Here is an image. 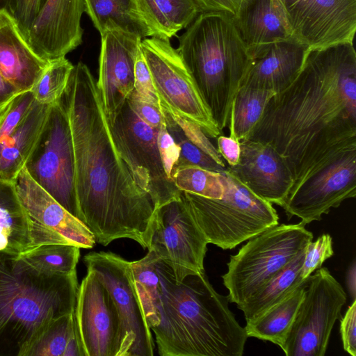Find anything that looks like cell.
I'll return each mask as SVG.
<instances>
[{
	"instance_id": "obj_1",
	"label": "cell",
	"mask_w": 356,
	"mask_h": 356,
	"mask_svg": "<svg viewBox=\"0 0 356 356\" xmlns=\"http://www.w3.org/2000/svg\"><path fill=\"white\" fill-rule=\"evenodd\" d=\"M248 139L268 143L286 161L293 180L289 195L356 150L353 42L309 49L298 75L270 99Z\"/></svg>"
},
{
	"instance_id": "obj_2",
	"label": "cell",
	"mask_w": 356,
	"mask_h": 356,
	"mask_svg": "<svg viewBox=\"0 0 356 356\" xmlns=\"http://www.w3.org/2000/svg\"><path fill=\"white\" fill-rule=\"evenodd\" d=\"M96 81L79 62L60 97L70 127L79 219L104 246L129 238L149 249L154 205L117 148Z\"/></svg>"
},
{
	"instance_id": "obj_3",
	"label": "cell",
	"mask_w": 356,
	"mask_h": 356,
	"mask_svg": "<svg viewBox=\"0 0 356 356\" xmlns=\"http://www.w3.org/2000/svg\"><path fill=\"white\" fill-rule=\"evenodd\" d=\"M159 323L152 327L161 356H241L248 336L205 273L177 283L161 259Z\"/></svg>"
},
{
	"instance_id": "obj_4",
	"label": "cell",
	"mask_w": 356,
	"mask_h": 356,
	"mask_svg": "<svg viewBox=\"0 0 356 356\" xmlns=\"http://www.w3.org/2000/svg\"><path fill=\"white\" fill-rule=\"evenodd\" d=\"M78 289L76 272L49 274L0 251V356H24L51 320L74 312Z\"/></svg>"
},
{
	"instance_id": "obj_5",
	"label": "cell",
	"mask_w": 356,
	"mask_h": 356,
	"mask_svg": "<svg viewBox=\"0 0 356 356\" xmlns=\"http://www.w3.org/2000/svg\"><path fill=\"white\" fill-rule=\"evenodd\" d=\"M186 29L177 50L222 132L249 65L247 47L223 12H202Z\"/></svg>"
},
{
	"instance_id": "obj_6",
	"label": "cell",
	"mask_w": 356,
	"mask_h": 356,
	"mask_svg": "<svg viewBox=\"0 0 356 356\" xmlns=\"http://www.w3.org/2000/svg\"><path fill=\"white\" fill-rule=\"evenodd\" d=\"M220 174L225 188L220 199L180 193L208 243L230 250L279 224L271 203L254 194L227 168Z\"/></svg>"
},
{
	"instance_id": "obj_7",
	"label": "cell",
	"mask_w": 356,
	"mask_h": 356,
	"mask_svg": "<svg viewBox=\"0 0 356 356\" xmlns=\"http://www.w3.org/2000/svg\"><path fill=\"white\" fill-rule=\"evenodd\" d=\"M313 234L301 223L277 225L249 239L230 257L222 276L229 302L237 307L282 270L312 241Z\"/></svg>"
},
{
	"instance_id": "obj_8",
	"label": "cell",
	"mask_w": 356,
	"mask_h": 356,
	"mask_svg": "<svg viewBox=\"0 0 356 356\" xmlns=\"http://www.w3.org/2000/svg\"><path fill=\"white\" fill-rule=\"evenodd\" d=\"M140 49L159 104L171 114L199 125L207 136L221 135L177 49L170 41L143 38Z\"/></svg>"
},
{
	"instance_id": "obj_9",
	"label": "cell",
	"mask_w": 356,
	"mask_h": 356,
	"mask_svg": "<svg viewBox=\"0 0 356 356\" xmlns=\"http://www.w3.org/2000/svg\"><path fill=\"white\" fill-rule=\"evenodd\" d=\"M346 299L343 288L327 268L314 271L308 277L303 298L280 347L285 355L323 356Z\"/></svg>"
},
{
	"instance_id": "obj_10",
	"label": "cell",
	"mask_w": 356,
	"mask_h": 356,
	"mask_svg": "<svg viewBox=\"0 0 356 356\" xmlns=\"http://www.w3.org/2000/svg\"><path fill=\"white\" fill-rule=\"evenodd\" d=\"M24 167L38 184L79 219L70 127L60 98L51 104Z\"/></svg>"
},
{
	"instance_id": "obj_11",
	"label": "cell",
	"mask_w": 356,
	"mask_h": 356,
	"mask_svg": "<svg viewBox=\"0 0 356 356\" xmlns=\"http://www.w3.org/2000/svg\"><path fill=\"white\" fill-rule=\"evenodd\" d=\"M87 270L106 288L119 320L117 356H152L155 342L134 290L130 261L111 252H91L84 257Z\"/></svg>"
},
{
	"instance_id": "obj_12",
	"label": "cell",
	"mask_w": 356,
	"mask_h": 356,
	"mask_svg": "<svg viewBox=\"0 0 356 356\" xmlns=\"http://www.w3.org/2000/svg\"><path fill=\"white\" fill-rule=\"evenodd\" d=\"M111 128L122 158L138 185L152 198L155 210L179 199L181 191L168 177L163 165L158 129L143 121L127 102Z\"/></svg>"
},
{
	"instance_id": "obj_13",
	"label": "cell",
	"mask_w": 356,
	"mask_h": 356,
	"mask_svg": "<svg viewBox=\"0 0 356 356\" xmlns=\"http://www.w3.org/2000/svg\"><path fill=\"white\" fill-rule=\"evenodd\" d=\"M207 244L203 232L181 197L156 211L149 249H153L171 268L177 283L189 275L204 273Z\"/></svg>"
},
{
	"instance_id": "obj_14",
	"label": "cell",
	"mask_w": 356,
	"mask_h": 356,
	"mask_svg": "<svg viewBox=\"0 0 356 356\" xmlns=\"http://www.w3.org/2000/svg\"><path fill=\"white\" fill-rule=\"evenodd\" d=\"M356 196V150L348 151L309 177L289 195L281 207L288 219L307 225L346 200Z\"/></svg>"
},
{
	"instance_id": "obj_15",
	"label": "cell",
	"mask_w": 356,
	"mask_h": 356,
	"mask_svg": "<svg viewBox=\"0 0 356 356\" xmlns=\"http://www.w3.org/2000/svg\"><path fill=\"white\" fill-rule=\"evenodd\" d=\"M296 40L309 49L353 42L356 0H282Z\"/></svg>"
},
{
	"instance_id": "obj_16",
	"label": "cell",
	"mask_w": 356,
	"mask_h": 356,
	"mask_svg": "<svg viewBox=\"0 0 356 356\" xmlns=\"http://www.w3.org/2000/svg\"><path fill=\"white\" fill-rule=\"evenodd\" d=\"M74 319L83 356H117V311L106 288L92 271L87 270L79 286Z\"/></svg>"
},
{
	"instance_id": "obj_17",
	"label": "cell",
	"mask_w": 356,
	"mask_h": 356,
	"mask_svg": "<svg viewBox=\"0 0 356 356\" xmlns=\"http://www.w3.org/2000/svg\"><path fill=\"white\" fill-rule=\"evenodd\" d=\"M142 36L120 29L101 34L97 86L111 127L134 90V64Z\"/></svg>"
},
{
	"instance_id": "obj_18",
	"label": "cell",
	"mask_w": 356,
	"mask_h": 356,
	"mask_svg": "<svg viewBox=\"0 0 356 356\" xmlns=\"http://www.w3.org/2000/svg\"><path fill=\"white\" fill-rule=\"evenodd\" d=\"M236 165L227 170L260 198L282 206L293 186V176L284 158L268 143L240 141Z\"/></svg>"
},
{
	"instance_id": "obj_19",
	"label": "cell",
	"mask_w": 356,
	"mask_h": 356,
	"mask_svg": "<svg viewBox=\"0 0 356 356\" xmlns=\"http://www.w3.org/2000/svg\"><path fill=\"white\" fill-rule=\"evenodd\" d=\"M84 12V0H46L26 39L44 60L65 57L82 43Z\"/></svg>"
},
{
	"instance_id": "obj_20",
	"label": "cell",
	"mask_w": 356,
	"mask_h": 356,
	"mask_svg": "<svg viewBox=\"0 0 356 356\" xmlns=\"http://www.w3.org/2000/svg\"><path fill=\"white\" fill-rule=\"evenodd\" d=\"M17 194L30 217L62 236L70 245L92 248L95 238L89 229L29 175L24 167L15 179Z\"/></svg>"
},
{
	"instance_id": "obj_21",
	"label": "cell",
	"mask_w": 356,
	"mask_h": 356,
	"mask_svg": "<svg viewBox=\"0 0 356 356\" xmlns=\"http://www.w3.org/2000/svg\"><path fill=\"white\" fill-rule=\"evenodd\" d=\"M308 49L291 39L248 51L250 62L241 86L279 92L298 75Z\"/></svg>"
},
{
	"instance_id": "obj_22",
	"label": "cell",
	"mask_w": 356,
	"mask_h": 356,
	"mask_svg": "<svg viewBox=\"0 0 356 356\" xmlns=\"http://www.w3.org/2000/svg\"><path fill=\"white\" fill-rule=\"evenodd\" d=\"M50 243L69 244L34 221L20 201L15 180L0 176V251L20 254Z\"/></svg>"
},
{
	"instance_id": "obj_23",
	"label": "cell",
	"mask_w": 356,
	"mask_h": 356,
	"mask_svg": "<svg viewBox=\"0 0 356 356\" xmlns=\"http://www.w3.org/2000/svg\"><path fill=\"white\" fill-rule=\"evenodd\" d=\"M49 60L32 49L11 15L0 10V74L20 92L31 90Z\"/></svg>"
},
{
	"instance_id": "obj_24",
	"label": "cell",
	"mask_w": 356,
	"mask_h": 356,
	"mask_svg": "<svg viewBox=\"0 0 356 356\" xmlns=\"http://www.w3.org/2000/svg\"><path fill=\"white\" fill-rule=\"evenodd\" d=\"M202 10L175 0H131L129 13L143 38L170 40L187 28Z\"/></svg>"
},
{
	"instance_id": "obj_25",
	"label": "cell",
	"mask_w": 356,
	"mask_h": 356,
	"mask_svg": "<svg viewBox=\"0 0 356 356\" xmlns=\"http://www.w3.org/2000/svg\"><path fill=\"white\" fill-rule=\"evenodd\" d=\"M234 21L248 51L295 39L282 0H252Z\"/></svg>"
},
{
	"instance_id": "obj_26",
	"label": "cell",
	"mask_w": 356,
	"mask_h": 356,
	"mask_svg": "<svg viewBox=\"0 0 356 356\" xmlns=\"http://www.w3.org/2000/svg\"><path fill=\"white\" fill-rule=\"evenodd\" d=\"M49 104L36 100L31 109L0 147V176L15 180L24 166L45 123Z\"/></svg>"
},
{
	"instance_id": "obj_27",
	"label": "cell",
	"mask_w": 356,
	"mask_h": 356,
	"mask_svg": "<svg viewBox=\"0 0 356 356\" xmlns=\"http://www.w3.org/2000/svg\"><path fill=\"white\" fill-rule=\"evenodd\" d=\"M307 280L257 317L247 321L245 330L248 337L268 341L281 347L303 298Z\"/></svg>"
},
{
	"instance_id": "obj_28",
	"label": "cell",
	"mask_w": 356,
	"mask_h": 356,
	"mask_svg": "<svg viewBox=\"0 0 356 356\" xmlns=\"http://www.w3.org/2000/svg\"><path fill=\"white\" fill-rule=\"evenodd\" d=\"M160 257L152 248L142 259L130 261L132 284L149 326H156L160 321L159 309L163 286L159 272Z\"/></svg>"
},
{
	"instance_id": "obj_29",
	"label": "cell",
	"mask_w": 356,
	"mask_h": 356,
	"mask_svg": "<svg viewBox=\"0 0 356 356\" xmlns=\"http://www.w3.org/2000/svg\"><path fill=\"white\" fill-rule=\"evenodd\" d=\"M305 248L302 250L282 270L238 307L247 321L252 320L277 303L306 280L300 277Z\"/></svg>"
},
{
	"instance_id": "obj_30",
	"label": "cell",
	"mask_w": 356,
	"mask_h": 356,
	"mask_svg": "<svg viewBox=\"0 0 356 356\" xmlns=\"http://www.w3.org/2000/svg\"><path fill=\"white\" fill-rule=\"evenodd\" d=\"M24 356H83L74 312L51 320L32 341Z\"/></svg>"
},
{
	"instance_id": "obj_31",
	"label": "cell",
	"mask_w": 356,
	"mask_h": 356,
	"mask_svg": "<svg viewBox=\"0 0 356 356\" xmlns=\"http://www.w3.org/2000/svg\"><path fill=\"white\" fill-rule=\"evenodd\" d=\"M275 94L268 90L241 86L232 102L229 134L239 141L248 139L267 103Z\"/></svg>"
},
{
	"instance_id": "obj_32",
	"label": "cell",
	"mask_w": 356,
	"mask_h": 356,
	"mask_svg": "<svg viewBox=\"0 0 356 356\" xmlns=\"http://www.w3.org/2000/svg\"><path fill=\"white\" fill-rule=\"evenodd\" d=\"M19 256L40 271L49 274L69 275L76 272L80 248L64 243L44 244Z\"/></svg>"
},
{
	"instance_id": "obj_33",
	"label": "cell",
	"mask_w": 356,
	"mask_h": 356,
	"mask_svg": "<svg viewBox=\"0 0 356 356\" xmlns=\"http://www.w3.org/2000/svg\"><path fill=\"white\" fill-rule=\"evenodd\" d=\"M84 1L85 13L100 35L106 29L113 28L138 33L140 35L138 27L130 16L131 0H84Z\"/></svg>"
},
{
	"instance_id": "obj_34",
	"label": "cell",
	"mask_w": 356,
	"mask_h": 356,
	"mask_svg": "<svg viewBox=\"0 0 356 356\" xmlns=\"http://www.w3.org/2000/svg\"><path fill=\"white\" fill-rule=\"evenodd\" d=\"M172 178L179 190L207 198L220 199L225 188L220 172L195 165L176 168Z\"/></svg>"
},
{
	"instance_id": "obj_35",
	"label": "cell",
	"mask_w": 356,
	"mask_h": 356,
	"mask_svg": "<svg viewBox=\"0 0 356 356\" xmlns=\"http://www.w3.org/2000/svg\"><path fill=\"white\" fill-rule=\"evenodd\" d=\"M73 67L74 65L65 56L49 60L31 90L35 100L49 105L58 102L65 90Z\"/></svg>"
},
{
	"instance_id": "obj_36",
	"label": "cell",
	"mask_w": 356,
	"mask_h": 356,
	"mask_svg": "<svg viewBox=\"0 0 356 356\" xmlns=\"http://www.w3.org/2000/svg\"><path fill=\"white\" fill-rule=\"evenodd\" d=\"M161 108L165 118L167 130L180 147V157L175 168L186 165H195L216 172H222L226 170V166L218 164L189 141L174 121L170 113L161 106Z\"/></svg>"
},
{
	"instance_id": "obj_37",
	"label": "cell",
	"mask_w": 356,
	"mask_h": 356,
	"mask_svg": "<svg viewBox=\"0 0 356 356\" xmlns=\"http://www.w3.org/2000/svg\"><path fill=\"white\" fill-rule=\"evenodd\" d=\"M35 102L31 90L18 95L0 115V147L27 115Z\"/></svg>"
},
{
	"instance_id": "obj_38",
	"label": "cell",
	"mask_w": 356,
	"mask_h": 356,
	"mask_svg": "<svg viewBox=\"0 0 356 356\" xmlns=\"http://www.w3.org/2000/svg\"><path fill=\"white\" fill-rule=\"evenodd\" d=\"M334 254L332 238L329 234L320 236L315 241H311L305 248L300 277L307 279L314 271Z\"/></svg>"
},
{
	"instance_id": "obj_39",
	"label": "cell",
	"mask_w": 356,
	"mask_h": 356,
	"mask_svg": "<svg viewBox=\"0 0 356 356\" xmlns=\"http://www.w3.org/2000/svg\"><path fill=\"white\" fill-rule=\"evenodd\" d=\"M170 114L189 141L211 157L218 164L226 166L217 148L211 143L207 134L199 125L184 120L178 115Z\"/></svg>"
},
{
	"instance_id": "obj_40",
	"label": "cell",
	"mask_w": 356,
	"mask_h": 356,
	"mask_svg": "<svg viewBox=\"0 0 356 356\" xmlns=\"http://www.w3.org/2000/svg\"><path fill=\"white\" fill-rule=\"evenodd\" d=\"M134 91L142 100L160 106L140 45L134 64Z\"/></svg>"
},
{
	"instance_id": "obj_41",
	"label": "cell",
	"mask_w": 356,
	"mask_h": 356,
	"mask_svg": "<svg viewBox=\"0 0 356 356\" xmlns=\"http://www.w3.org/2000/svg\"><path fill=\"white\" fill-rule=\"evenodd\" d=\"M46 0H10L9 13L26 38L27 33Z\"/></svg>"
},
{
	"instance_id": "obj_42",
	"label": "cell",
	"mask_w": 356,
	"mask_h": 356,
	"mask_svg": "<svg viewBox=\"0 0 356 356\" xmlns=\"http://www.w3.org/2000/svg\"><path fill=\"white\" fill-rule=\"evenodd\" d=\"M157 142L165 173L172 179V172L179 161L180 147L168 131L165 122L158 129Z\"/></svg>"
},
{
	"instance_id": "obj_43",
	"label": "cell",
	"mask_w": 356,
	"mask_h": 356,
	"mask_svg": "<svg viewBox=\"0 0 356 356\" xmlns=\"http://www.w3.org/2000/svg\"><path fill=\"white\" fill-rule=\"evenodd\" d=\"M127 102L133 111L150 127L158 129L165 123L161 106L142 100L134 90Z\"/></svg>"
},
{
	"instance_id": "obj_44",
	"label": "cell",
	"mask_w": 356,
	"mask_h": 356,
	"mask_svg": "<svg viewBox=\"0 0 356 356\" xmlns=\"http://www.w3.org/2000/svg\"><path fill=\"white\" fill-rule=\"evenodd\" d=\"M340 333L343 348L352 356L356 355V299L341 317Z\"/></svg>"
},
{
	"instance_id": "obj_45",
	"label": "cell",
	"mask_w": 356,
	"mask_h": 356,
	"mask_svg": "<svg viewBox=\"0 0 356 356\" xmlns=\"http://www.w3.org/2000/svg\"><path fill=\"white\" fill-rule=\"evenodd\" d=\"M202 12L220 11L231 16L234 20L238 18L252 0H195Z\"/></svg>"
},
{
	"instance_id": "obj_46",
	"label": "cell",
	"mask_w": 356,
	"mask_h": 356,
	"mask_svg": "<svg viewBox=\"0 0 356 356\" xmlns=\"http://www.w3.org/2000/svg\"><path fill=\"white\" fill-rule=\"evenodd\" d=\"M217 149L220 156L225 160L229 166L237 164L241 154V143L233 135H222L217 138Z\"/></svg>"
},
{
	"instance_id": "obj_47",
	"label": "cell",
	"mask_w": 356,
	"mask_h": 356,
	"mask_svg": "<svg viewBox=\"0 0 356 356\" xmlns=\"http://www.w3.org/2000/svg\"><path fill=\"white\" fill-rule=\"evenodd\" d=\"M20 92L0 74V115Z\"/></svg>"
},
{
	"instance_id": "obj_48",
	"label": "cell",
	"mask_w": 356,
	"mask_h": 356,
	"mask_svg": "<svg viewBox=\"0 0 356 356\" xmlns=\"http://www.w3.org/2000/svg\"><path fill=\"white\" fill-rule=\"evenodd\" d=\"M346 284L350 296L353 300L356 298V262L354 259L346 270Z\"/></svg>"
},
{
	"instance_id": "obj_49",
	"label": "cell",
	"mask_w": 356,
	"mask_h": 356,
	"mask_svg": "<svg viewBox=\"0 0 356 356\" xmlns=\"http://www.w3.org/2000/svg\"><path fill=\"white\" fill-rule=\"evenodd\" d=\"M10 0H0V10H5L9 12Z\"/></svg>"
},
{
	"instance_id": "obj_50",
	"label": "cell",
	"mask_w": 356,
	"mask_h": 356,
	"mask_svg": "<svg viewBox=\"0 0 356 356\" xmlns=\"http://www.w3.org/2000/svg\"><path fill=\"white\" fill-rule=\"evenodd\" d=\"M175 1L182 2V3H192V4H197V5H198V3L196 2L195 0H175Z\"/></svg>"
}]
</instances>
